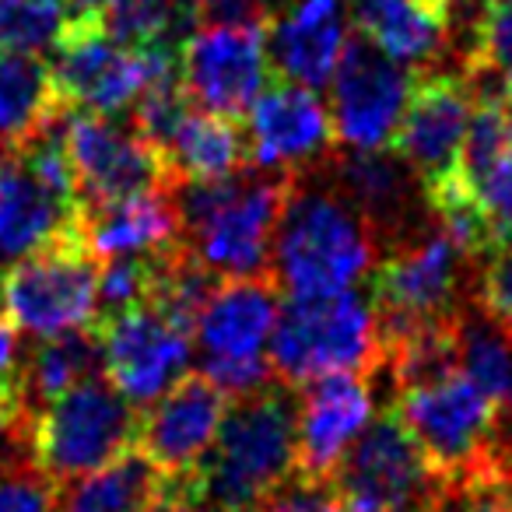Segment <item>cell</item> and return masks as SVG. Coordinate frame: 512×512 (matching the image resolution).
I'll return each instance as SVG.
<instances>
[{"label":"cell","mask_w":512,"mask_h":512,"mask_svg":"<svg viewBox=\"0 0 512 512\" xmlns=\"http://www.w3.org/2000/svg\"><path fill=\"white\" fill-rule=\"evenodd\" d=\"M358 32L407 71H435L453 50V11L432 0H348Z\"/></svg>","instance_id":"cb8c5ba5"},{"label":"cell","mask_w":512,"mask_h":512,"mask_svg":"<svg viewBox=\"0 0 512 512\" xmlns=\"http://www.w3.org/2000/svg\"><path fill=\"white\" fill-rule=\"evenodd\" d=\"M285 172L249 169L211 183H179L183 242L218 278L271 274V246L288 197Z\"/></svg>","instance_id":"3957f363"},{"label":"cell","mask_w":512,"mask_h":512,"mask_svg":"<svg viewBox=\"0 0 512 512\" xmlns=\"http://www.w3.org/2000/svg\"><path fill=\"white\" fill-rule=\"evenodd\" d=\"M155 512H221L204 491V477L197 474H165L162 498Z\"/></svg>","instance_id":"8d00e7d4"},{"label":"cell","mask_w":512,"mask_h":512,"mask_svg":"<svg viewBox=\"0 0 512 512\" xmlns=\"http://www.w3.org/2000/svg\"><path fill=\"white\" fill-rule=\"evenodd\" d=\"M99 18L109 36L130 50L151 43H183V36L193 29L190 8L183 11L176 0H109Z\"/></svg>","instance_id":"4dcf8cb0"},{"label":"cell","mask_w":512,"mask_h":512,"mask_svg":"<svg viewBox=\"0 0 512 512\" xmlns=\"http://www.w3.org/2000/svg\"><path fill=\"white\" fill-rule=\"evenodd\" d=\"M0 512H57V484L29 460L0 463Z\"/></svg>","instance_id":"e575fe53"},{"label":"cell","mask_w":512,"mask_h":512,"mask_svg":"<svg viewBox=\"0 0 512 512\" xmlns=\"http://www.w3.org/2000/svg\"><path fill=\"white\" fill-rule=\"evenodd\" d=\"M172 179L179 183H211L249 169V141L239 120L218 113L193 109L172 130L169 144L162 148Z\"/></svg>","instance_id":"d4e9b609"},{"label":"cell","mask_w":512,"mask_h":512,"mask_svg":"<svg viewBox=\"0 0 512 512\" xmlns=\"http://www.w3.org/2000/svg\"><path fill=\"white\" fill-rule=\"evenodd\" d=\"M67 8H71V15H95L99 18L102 11L109 8V0H67Z\"/></svg>","instance_id":"60d3db41"},{"label":"cell","mask_w":512,"mask_h":512,"mask_svg":"<svg viewBox=\"0 0 512 512\" xmlns=\"http://www.w3.org/2000/svg\"><path fill=\"white\" fill-rule=\"evenodd\" d=\"M470 120H474V88L460 67H435V71L414 74L411 99L400 116L390 151L411 165L418 183L425 186V197L460 179Z\"/></svg>","instance_id":"4fadbf2b"},{"label":"cell","mask_w":512,"mask_h":512,"mask_svg":"<svg viewBox=\"0 0 512 512\" xmlns=\"http://www.w3.org/2000/svg\"><path fill=\"white\" fill-rule=\"evenodd\" d=\"M228 393L218 390L204 372H186L148 411H141L137 449L162 474H197L218 439Z\"/></svg>","instance_id":"ac0fdd59"},{"label":"cell","mask_w":512,"mask_h":512,"mask_svg":"<svg viewBox=\"0 0 512 512\" xmlns=\"http://www.w3.org/2000/svg\"><path fill=\"white\" fill-rule=\"evenodd\" d=\"M267 18V11L249 4L186 32L179 43V85L193 109L232 120L249 113L271 78Z\"/></svg>","instance_id":"8fae6325"},{"label":"cell","mask_w":512,"mask_h":512,"mask_svg":"<svg viewBox=\"0 0 512 512\" xmlns=\"http://www.w3.org/2000/svg\"><path fill=\"white\" fill-rule=\"evenodd\" d=\"M278 295L281 288L271 274L221 278L211 302L200 313V323L193 330L200 348L197 372H204L228 397H246L278 379L271 358H264L281 313Z\"/></svg>","instance_id":"30bf717a"},{"label":"cell","mask_w":512,"mask_h":512,"mask_svg":"<svg viewBox=\"0 0 512 512\" xmlns=\"http://www.w3.org/2000/svg\"><path fill=\"white\" fill-rule=\"evenodd\" d=\"M239 512H264V509H239Z\"/></svg>","instance_id":"bcb514c9"},{"label":"cell","mask_w":512,"mask_h":512,"mask_svg":"<svg viewBox=\"0 0 512 512\" xmlns=\"http://www.w3.org/2000/svg\"><path fill=\"white\" fill-rule=\"evenodd\" d=\"M456 344L460 369L470 383L498 407L502 418H512V337L467 302L456 316Z\"/></svg>","instance_id":"f1b7e54d"},{"label":"cell","mask_w":512,"mask_h":512,"mask_svg":"<svg viewBox=\"0 0 512 512\" xmlns=\"http://www.w3.org/2000/svg\"><path fill=\"white\" fill-rule=\"evenodd\" d=\"M299 393V481L327 484L376 407L372 376L334 372Z\"/></svg>","instance_id":"d6986e66"},{"label":"cell","mask_w":512,"mask_h":512,"mask_svg":"<svg viewBox=\"0 0 512 512\" xmlns=\"http://www.w3.org/2000/svg\"><path fill=\"white\" fill-rule=\"evenodd\" d=\"M162 484V470L141 449H130L95 474L57 488V512H155Z\"/></svg>","instance_id":"484cf974"},{"label":"cell","mask_w":512,"mask_h":512,"mask_svg":"<svg viewBox=\"0 0 512 512\" xmlns=\"http://www.w3.org/2000/svg\"><path fill=\"white\" fill-rule=\"evenodd\" d=\"M53 92L50 64L32 53H0V148H18L64 113Z\"/></svg>","instance_id":"83f0119b"},{"label":"cell","mask_w":512,"mask_h":512,"mask_svg":"<svg viewBox=\"0 0 512 512\" xmlns=\"http://www.w3.org/2000/svg\"><path fill=\"white\" fill-rule=\"evenodd\" d=\"M348 43V0H295L285 15L267 18L271 74L309 92L334 81Z\"/></svg>","instance_id":"44dd1931"},{"label":"cell","mask_w":512,"mask_h":512,"mask_svg":"<svg viewBox=\"0 0 512 512\" xmlns=\"http://www.w3.org/2000/svg\"><path fill=\"white\" fill-rule=\"evenodd\" d=\"M246 141L256 169L285 176L320 169L341 148L330 109L316 99V92L285 78H274V85L249 106Z\"/></svg>","instance_id":"2e32d148"},{"label":"cell","mask_w":512,"mask_h":512,"mask_svg":"<svg viewBox=\"0 0 512 512\" xmlns=\"http://www.w3.org/2000/svg\"><path fill=\"white\" fill-rule=\"evenodd\" d=\"M102 372L134 407H148L186 376L190 337L148 306L95 320Z\"/></svg>","instance_id":"e0dca14e"},{"label":"cell","mask_w":512,"mask_h":512,"mask_svg":"<svg viewBox=\"0 0 512 512\" xmlns=\"http://www.w3.org/2000/svg\"><path fill=\"white\" fill-rule=\"evenodd\" d=\"M327 484L344 512H425L453 491L393 407L365 425Z\"/></svg>","instance_id":"9c48e42d"},{"label":"cell","mask_w":512,"mask_h":512,"mask_svg":"<svg viewBox=\"0 0 512 512\" xmlns=\"http://www.w3.org/2000/svg\"><path fill=\"white\" fill-rule=\"evenodd\" d=\"M78 207L36 179L15 148H0V274L74 228Z\"/></svg>","instance_id":"603a6c76"},{"label":"cell","mask_w":512,"mask_h":512,"mask_svg":"<svg viewBox=\"0 0 512 512\" xmlns=\"http://www.w3.org/2000/svg\"><path fill=\"white\" fill-rule=\"evenodd\" d=\"M71 22L67 0H0V53L53 50Z\"/></svg>","instance_id":"1f68e13d"},{"label":"cell","mask_w":512,"mask_h":512,"mask_svg":"<svg viewBox=\"0 0 512 512\" xmlns=\"http://www.w3.org/2000/svg\"><path fill=\"white\" fill-rule=\"evenodd\" d=\"M474 260L477 256H470L435 214L418 232L390 242L369 274L379 344L386 348L421 323L453 320L470 302Z\"/></svg>","instance_id":"5b68a950"},{"label":"cell","mask_w":512,"mask_h":512,"mask_svg":"<svg viewBox=\"0 0 512 512\" xmlns=\"http://www.w3.org/2000/svg\"><path fill=\"white\" fill-rule=\"evenodd\" d=\"M260 509L264 512H344V505L337 502L330 484H309L295 477L285 488L274 491Z\"/></svg>","instance_id":"d590c367"},{"label":"cell","mask_w":512,"mask_h":512,"mask_svg":"<svg viewBox=\"0 0 512 512\" xmlns=\"http://www.w3.org/2000/svg\"><path fill=\"white\" fill-rule=\"evenodd\" d=\"M50 78L60 106L127 116L148 88L179 81V43L130 50L109 36L102 18L71 15L64 36L53 46Z\"/></svg>","instance_id":"52a82bcc"},{"label":"cell","mask_w":512,"mask_h":512,"mask_svg":"<svg viewBox=\"0 0 512 512\" xmlns=\"http://www.w3.org/2000/svg\"><path fill=\"white\" fill-rule=\"evenodd\" d=\"M67 155L78 179V204L176 186L162 151L134 123H120V116L67 109Z\"/></svg>","instance_id":"9a60e30c"},{"label":"cell","mask_w":512,"mask_h":512,"mask_svg":"<svg viewBox=\"0 0 512 512\" xmlns=\"http://www.w3.org/2000/svg\"><path fill=\"white\" fill-rule=\"evenodd\" d=\"M29 456V411L22 400L0 397V463Z\"/></svg>","instance_id":"f35d334b"},{"label":"cell","mask_w":512,"mask_h":512,"mask_svg":"<svg viewBox=\"0 0 512 512\" xmlns=\"http://www.w3.org/2000/svg\"><path fill=\"white\" fill-rule=\"evenodd\" d=\"M327 172L337 183V190L369 218L383 249L432 221L425 186L418 183L411 165L393 151L379 148L344 151L341 155V148H337V155L327 162Z\"/></svg>","instance_id":"ffe728a7"},{"label":"cell","mask_w":512,"mask_h":512,"mask_svg":"<svg viewBox=\"0 0 512 512\" xmlns=\"http://www.w3.org/2000/svg\"><path fill=\"white\" fill-rule=\"evenodd\" d=\"M456 67L474 88V99L512 102V8H481Z\"/></svg>","instance_id":"f546056e"},{"label":"cell","mask_w":512,"mask_h":512,"mask_svg":"<svg viewBox=\"0 0 512 512\" xmlns=\"http://www.w3.org/2000/svg\"><path fill=\"white\" fill-rule=\"evenodd\" d=\"M137 428L141 407L99 372L29 414V460L64 488L137 449Z\"/></svg>","instance_id":"ba28073f"},{"label":"cell","mask_w":512,"mask_h":512,"mask_svg":"<svg viewBox=\"0 0 512 512\" xmlns=\"http://www.w3.org/2000/svg\"><path fill=\"white\" fill-rule=\"evenodd\" d=\"M383 242L362 211L337 190L327 165L288 179L271 278L288 295H334L355 288L376 267Z\"/></svg>","instance_id":"6da1fadb"},{"label":"cell","mask_w":512,"mask_h":512,"mask_svg":"<svg viewBox=\"0 0 512 512\" xmlns=\"http://www.w3.org/2000/svg\"><path fill=\"white\" fill-rule=\"evenodd\" d=\"M467 193L477 200V207H481L495 246L498 242H512V144L474 179V183H467Z\"/></svg>","instance_id":"836d02e7"},{"label":"cell","mask_w":512,"mask_h":512,"mask_svg":"<svg viewBox=\"0 0 512 512\" xmlns=\"http://www.w3.org/2000/svg\"><path fill=\"white\" fill-rule=\"evenodd\" d=\"M271 369L292 390L334 372L376 376L383 369V344L372 299L355 288L288 295L271 334Z\"/></svg>","instance_id":"8992f818"},{"label":"cell","mask_w":512,"mask_h":512,"mask_svg":"<svg viewBox=\"0 0 512 512\" xmlns=\"http://www.w3.org/2000/svg\"><path fill=\"white\" fill-rule=\"evenodd\" d=\"M393 411L453 491L502 481V414L463 369L393 393Z\"/></svg>","instance_id":"277c9868"},{"label":"cell","mask_w":512,"mask_h":512,"mask_svg":"<svg viewBox=\"0 0 512 512\" xmlns=\"http://www.w3.org/2000/svg\"><path fill=\"white\" fill-rule=\"evenodd\" d=\"M190 11H221V15H235V11L249 8L246 0H186Z\"/></svg>","instance_id":"ab89813d"},{"label":"cell","mask_w":512,"mask_h":512,"mask_svg":"<svg viewBox=\"0 0 512 512\" xmlns=\"http://www.w3.org/2000/svg\"><path fill=\"white\" fill-rule=\"evenodd\" d=\"M0 320H4V299H0Z\"/></svg>","instance_id":"f6af8a7d"},{"label":"cell","mask_w":512,"mask_h":512,"mask_svg":"<svg viewBox=\"0 0 512 512\" xmlns=\"http://www.w3.org/2000/svg\"><path fill=\"white\" fill-rule=\"evenodd\" d=\"M425 512H463V495H460V491H449L446 498H439V502H435L432 509H425Z\"/></svg>","instance_id":"b9f144b4"},{"label":"cell","mask_w":512,"mask_h":512,"mask_svg":"<svg viewBox=\"0 0 512 512\" xmlns=\"http://www.w3.org/2000/svg\"><path fill=\"white\" fill-rule=\"evenodd\" d=\"M102 372V341L99 330L74 327L64 334L39 337L22 362V400L25 411H39L53 397Z\"/></svg>","instance_id":"4316f807"},{"label":"cell","mask_w":512,"mask_h":512,"mask_svg":"<svg viewBox=\"0 0 512 512\" xmlns=\"http://www.w3.org/2000/svg\"><path fill=\"white\" fill-rule=\"evenodd\" d=\"M78 235L99 264L116 256L158 253L183 239L176 186L99 200V204H78Z\"/></svg>","instance_id":"7402d4cb"},{"label":"cell","mask_w":512,"mask_h":512,"mask_svg":"<svg viewBox=\"0 0 512 512\" xmlns=\"http://www.w3.org/2000/svg\"><path fill=\"white\" fill-rule=\"evenodd\" d=\"M299 474V397L271 379L260 390L235 397L225 411L200 477L221 512L260 509Z\"/></svg>","instance_id":"7a4b0ae2"},{"label":"cell","mask_w":512,"mask_h":512,"mask_svg":"<svg viewBox=\"0 0 512 512\" xmlns=\"http://www.w3.org/2000/svg\"><path fill=\"white\" fill-rule=\"evenodd\" d=\"M330 116L337 144L351 151L390 148L414 88V74L386 57L362 32L348 36L330 81Z\"/></svg>","instance_id":"5bb4252c"},{"label":"cell","mask_w":512,"mask_h":512,"mask_svg":"<svg viewBox=\"0 0 512 512\" xmlns=\"http://www.w3.org/2000/svg\"><path fill=\"white\" fill-rule=\"evenodd\" d=\"M22 330L4 316L0 320V397L22 400ZM25 404V400H22Z\"/></svg>","instance_id":"74e56055"},{"label":"cell","mask_w":512,"mask_h":512,"mask_svg":"<svg viewBox=\"0 0 512 512\" xmlns=\"http://www.w3.org/2000/svg\"><path fill=\"white\" fill-rule=\"evenodd\" d=\"M432 4H439V8H446V11H453V15H456V4H460V0H432Z\"/></svg>","instance_id":"ee69618b"},{"label":"cell","mask_w":512,"mask_h":512,"mask_svg":"<svg viewBox=\"0 0 512 512\" xmlns=\"http://www.w3.org/2000/svg\"><path fill=\"white\" fill-rule=\"evenodd\" d=\"M470 302L512 337V242H498L477 256Z\"/></svg>","instance_id":"d6a6232c"},{"label":"cell","mask_w":512,"mask_h":512,"mask_svg":"<svg viewBox=\"0 0 512 512\" xmlns=\"http://www.w3.org/2000/svg\"><path fill=\"white\" fill-rule=\"evenodd\" d=\"M481 8H512V0H481Z\"/></svg>","instance_id":"7bdbcfd3"},{"label":"cell","mask_w":512,"mask_h":512,"mask_svg":"<svg viewBox=\"0 0 512 512\" xmlns=\"http://www.w3.org/2000/svg\"><path fill=\"white\" fill-rule=\"evenodd\" d=\"M99 260L85 249L78 221L60 239L0 274L4 316L29 337H53L99 320Z\"/></svg>","instance_id":"7c38bea8"}]
</instances>
